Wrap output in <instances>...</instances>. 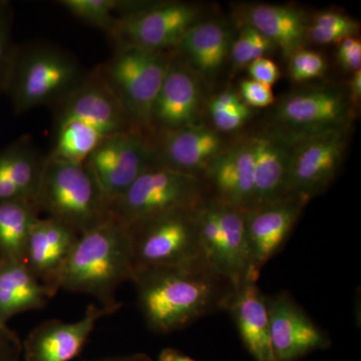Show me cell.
<instances>
[{
    "label": "cell",
    "instance_id": "cell-7",
    "mask_svg": "<svg viewBox=\"0 0 361 361\" xmlns=\"http://www.w3.org/2000/svg\"><path fill=\"white\" fill-rule=\"evenodd\" d=\"M197 212L176 211L128 227L135 272L202 257Z\"/></svg>",
    "mask_w": 361,
    "mask_h": 361
},
{
    "label": "cell",
    "instance_id": "cell-6",
    "mask_svg": "<svg viewBox=\"0 0 361 361\" xmlns=\"http://www.w3.org/2000/svg\"><path fill=\"white\" fill-rule=\"evenodd\" d=\"M174 51L115 47L108 61L97 66L123 110L137 127L149 130L152 109Z\"/></svg>",
    "mask_w": 361,
    "mask_h": 361
},
{
    "label": "cell",
    "instance_id": "cell-24",
    "mask_svg": "<svg viewBox=\"0 0 361 361\" xmlns=\"http://www.w3.org/2000/svg\"><path fill=\"white\" fill-rule=\"evenodd\" d=\"M52 294L23 261L0 258V322L30 310H39Z\"/></svg>",
    "mask_w": 361,
    "mask_h": 361
},
{
    "label": "cell",
    "instance_id": "cell-40",
    "mask_svg": "<svg viewBox=\"0 0 361 361\" xmlns=\"http://www.w3.org/2000/svg\"><path fill=\"white\" fill-rule=\"evenodd\" d=\"M349 87H350V94H349L350 101L357 104V102L360 101L361 97V70L353 73Z\"/></svg>",
    "mask_w": 361,
    "mask_h": 361
},
{
    "label": "cell",
    "instance_id": "cell-23",
    "mask_svg": "<svg viewBox=\"0 0 361 361\" xmlns=\"http://www.w3.org/2000/svg\"><path fill=\"white\" fill-rule=\"evenodd\" d=\"M245 23L279 47L286 59L303 49L308 40L307 18L291 6H252L247 11Z\"/></svg>",
    "mask_w": 361,
    "mask_h": 361
},
{
    "label": "cell",
    "instance_id": "cell-10",
    "mask_svg": "<svg viewBox=\"0 0 361 361\" xmlns=\"http://www.w3.org/2000/svg\"><path fill=\"white\" fill-rule=\"evenodd\" d=\"M345 133V130H332L294 137L289 195H297L310 202L329 187L348 147Z\"/></svg>",
    "mask_w": 361,
    "mask_h": 361
},
{
    "label": "cell",
    "instance_id": "cell-13",
    "mask_svg": "<svg viewBox=\"0 0 361 361\" xmlns=\"http://www.w3.org/2000/svg\"><path fill=\"white\" fill-rule=\"evenodd\" d=\"M52 109L56 126L65 121L78 120L106 135L139 128L123 110L97 68L87 73L77 90Z\"/></svg>",
    "mask_w": 361,
    "mask_h": 361
},
{
    "label": "cell",
    "instance_id": "cell-36",
    "mask_svg": "<svg viewBox=\"0 0 361 361\" xmlns=\"http://www.w3.org/2000/svg\"><path fill=\"white\" fill-rule=\"evenodd\" d=\"M251 80L272 87L280 78V70L276 63L267 58H261L252 61L247 66Z\"/></svg>",
    "mask_w": 361,
    "mask_h": 361
},
{
    "label": "cell",
    "instance_id": "cell-28",
    "mask_svg": "<svg viewBox=\"0 0 361 361\" xmlns=\"http://www.w3.org/2000/svg\"><path fill=\"white\" fill-rule=\"evenodd\" d=\"M137 2L120 0H61L59 6L82 23L94 26L110 35L118 16L133 8Z\"/></svg>",
    "mask_w": 361,
    "mask_h": 361
},
{
    "label": "cell",
    "instance_id": "cell-33",
    "mask_svg": "<svg viewBox=\"0 0 361 361\" xmlns=\"http://www.w3.org/2000/svg\"><path fill=\"white\" fill-rule=\"evenodd\" d=\"M254 35L255 30L245 25L242 27L238 39L233 42L230 54L235 70L245 68L253 61Z\"/></svg>",
    "mask_w": 361,
    "mask_h": 361
},
{
    "label": "cell",
    "instance_id": "cell-4",
    "mask_svg": "<svg viewBox=\"0 0 361 361\" xmlns=\"http://www.w3.org/2000/svg\"><path fill=\"white\" fill-rule=\"evenodd\" d=\"M35 204L39 212L78 236L111 218L102 188L85 163L75 165L47 157Z\"/></svg>",
    "mask_w": 361,
    "mask_h": 361
},
{
    "label": "cell",
    "instance_id": "cell-1",
    "mask_svg": "<svg viewBox=\"0 0 361 361\" xmlns=\"http://www.w3.org/2000/svg\"><path fill=\"white\" fill-rule=\"evenodd\" d=\"M132 282L147 326L169 334L227 311L237 287L203 257L185 264L135 271Z\"/></svg>",
    "mask_w": 361,
    "mask_h": 361
},
{
    "label": "cell",
    "instance_id": "cell-5",
    "mask_svg": "<svg viewBox=\"0 0 361 361\" xmlns=\"http://www.w3.org/2000/svg\"><path fill=\"white\" fill-rule=\"evenodd\" d=\"M211 197L205 178L156 164L111 204L110 213L130 227L164 214L198 211Z\"/></svg>",
    "mask_w": 361,
    "mask_h": 361
},
{
    "label": "cell",
    "instance_id": "cell-35",
    "mask_svg": "<svg viewBox=\"0 0 361 361\" xmlns=\"http://www.w3.org/2000/svg\"><path fill=\"white\" fill-rule=\"evenodd\" d=\"M337 59L346 71H360L361 66V42L356 37L342 40L337 51Z\"/></svg>",
    "mask_w": 361,
    "mask_h": 361
},
{
    "label": "cell",
    "instance_id": "cell-18",
    "mask_svg": "<svg viewBox=\"0 0 361 361\" xmlns=\"http://www.w3.org/2000/svg\"><path fill=\"white\" fill-rule=\"evenodd\" d=\"M203 177L212 198L248 212L254 199V152L251 137L224 148L209 164Z\"/></svg>",
    "mask_w": 361,
    "mask_h": 361
},
{
    "label": "cell",
    "instance_id": "cell-2",
    "mask_svg": "<svg viewBox=\"0 0 361 361\" xmlns=\"http://www.w3.org/2000/svg\"><path fill=\"white\" fill-rule=\"evenodd\" d=\"M129 229L115 218L78 236L58 279V289L94 297L104 307H122L116 289L134 277Z\"/></svg>",
    "mask_w": 361,
    "mask_h": 361
},
{
    "label": "cell",
    "instance_id": "cell-15",
    "mask_svg": "<svg viewBox=\"0 0 361 361\" xmlns=\"http://www.w3.org/2000/svg\"><path fill=\"white\" fill-rule=\"evenodd\" d=\"M307 204L302 197L288 195L269 205L245 213L254 276L260 277L266 263L283 248Z\"/></svg>",
    "mask_w": 361,
    "mask_h": 361
},
{
    "label": "cell",
    "instance_id": "cell-30",
    "mask_svg": "<svg viewBox=\"0 0 361 361\" xmlns=\"http://www.w3.org/2000/svg\"><path fill=\"white\" fill-rule=\"evenodd\" d=\"M13 11L8 1L0 0V94H4L16 45L11 37Z\"/></svg>",
    "mask_w": 361,
    "mask_h": 361
},
{
    "label": "cell",
    "instance_id": "cell-3",
    "mask_svg": "<svg viewBox=\"0 0 361 361\" xmlns=\"http://www.w3.org/2000/svg\"><path fill=\"white\" fill-rule=\"evenodd\" d=\"M87 73L58 45H16L4 94L16 114L42 106L54 108L84 82Z\"/></svg>",
    "mask_w": 361,
    "mask_h": 361
},
{
    "label": "cell",
    "instance_id": "cell-16",
    "mask_svg": "<svg viewBox=\"0 0 361 361\" xmlns=\"http://www.w3.org/2000/svg\"><path fill=\"white\" fill-rule=\"evenodd\" d=\"M120 307L90 304L85 315L75 322L47 320L28 334L23 343L25 361H71L84 349L97 322Z\"/></svg>",
    "mask_w": 361,
    "mask_h": 361
},
{
    "label": "cell",
    "instance_id": "cell-20",
    "mask_svg": "<svg viewBox=\"0 0 361 361\" xmlns=\"http://www.w3.org/2000/svg\"><path fill=\"white\" fill-rule=\"evenodd\" d=\"M78 238L70 227L49 217L39 218L30 232L23 262L52 296L59 291V274Z\"/></svg>",
    "mask_w": 361,
    "mask_h": 361
},
{
    "label": "cell",
    "instance_id": "cell-21",
    "mask_svg": "<svg viewBox=\"0 0 361 361\" xmlns=\"http://www.w3.org/2000/svg\"><path fill=\"white\" fill-rule=\"evenodd\" d=\"M238 329L239 336L255 361L273 360L267 296L257 281L248 279L237 288L228 310Z\"/></svg>",
    "mask_w": 361,
    "mask_h": 361
},
{
    "label": "cell",
    "instance_id": "cell-12",
    "mask_svg": "<svg viewBox=\"0 0 361 361\" xmlns=\"http://www.w3.org/2000/svg\"><path fill=\"white\" fill-rule=\"evenodd\" d=\"M270 341L274 361H297L331 345L324 330L307 315L289 292L267 296Z\"/></svg>",
    "mask_w": 361,
    "mask_h": 361
},
{
    "label": "cell",
    "instance_id": "cell-26",
    "mask_svg": "<svg viewBox=\"0 0 361 361\" xmlns=\"http://www.w3.org/2000/svg\"><path fill=\"white\" fill-rule=\"evenodd\" d=\"M39 210L32 201L0 202V256L23 261L26 244Z\"/></svg>",
    "mask_w": 361,
    "mask_h": 361
},
{
    "label": "cell",
    "instance_id": "cell-38",
    "mask_svg": "<svg viewBox=\"0 0 361 361\" xmlns=\"http://www.w3.org/2000/svg\"><path fill=\"white\" fill-rule=\"evenodd\" d=\"M240 103H242V99L236 92H232V90H226L212 99L209 104V111H210V114L219 113V111H226L227 109L237 106Z\"/></svg>",
    "mask_w": 361,
    "mask_h": 361
},
{
    "label": "cell",
    "instance_id": "cell-41",
    "mask_svg": "<svg viewBox=\"0 0 361 361\" xmlns=\"http://www.w3.org/2000/svg\"><path fill=\"white\" fill-rule=\"evenodd\" d=\"M92 361H154L151 356L146 353H134L129 355L111 356V357L99 358Z\"/></svg>",
    "mask_w": 361,
    "mask_h": 361
},
{
    "label": "cell",
    "instance_id": "cell-37",
    "mask_svg": "<svg viewBox=\"0 0 361 361\" xmlns=\"http://www.w3.org/2000/svg\"><path fill=\"white\" fill-rule=\"evenodd\" d=\"M23 343L11 329L0 330V361H20Z\"/></svg>",
    "mask_w": 361,
    "mask_h": 361
},
{
    "label": "cell",
    "instance_id": "cell-11",
    "mask_svg": "<svg viewBox=\"0 0 361 361\" xmlns=\"http://www.w3.org/2000/svg\"><path fill=\"white\" fill-rule=\"evenodd\" d=\"M350 116V97L336 87L292 92L280 102L275 115L280 130L293 137L345 130Z\"/></svg>",
    "mask_w": 361,
    "mask_h": 361
},
{
    "label": "cell",
    "instance_id": "cell-25",
    "mask_svg": "<svg viewBox=\"0 0 361 361\" xmlns=\"http://www.w3.org/2000/svg\"><path fill=\"white\" fill-rule=\"evenodd\" d=\"M47 157L40 155L30 137H21L0 152V182L21 200L35 203Z\"/></svg>",
    "mask_w": 361,
    "mask_h": 361
},
{
    "label": "cell",
    "instance_id": "cell-34",
    "mask_svg": "<svg viewBox=\"0 0 361 361\" xmlns=\"http://www.w3.org/2000/svg\"><path fill=\"white\" fill-rule=\"evenodd\" d=\"M251 110L243 102L219 113L210 114L214 126L220 132L239 129L250 118Z\"/></svg>",
    "mask_w": 361,
    "mask_h": 361
},
{
    "label": "cell",
    "instance_id": "cell-8",
    "mask_svg": "<svg viewBox=\"0 0 361 361\" xmlns=\"http://www.w3.org/2000/svg\"><path fill=\"white\" fill-rule=\"evenodd\" d=\"M200 11L193 4L170 1L137 6L121 14L109 37L115 47L175 51L185 35L199 23Z\"/></svg>",
    "mask_w": 361,
    "mask_h": 361
},
{
    "label": "cell",
    "instance_id": "cell-14",
    "mask_svg": "<svg viewBox=\"0 0 361 361\" xmlns=\"http://www.w3.org/2000/svg\"><path fill=\"white\" fill-rule=\"evenodd\" d=\"M201 106L200 78L174 51L152 109L149 132L175 130L194 125L198 123Z\"/></svg>",
    "mask_w": 361,
    "mask_h": 361
},
{
    "label": "cell",
    "instance_id": "cell-31",
    "mask_svg": "<svg viewBox=\"0 0 361 361\" xmlns=\"http://www.w3.org/2000/svg\"><path fill=\"white\" fill-rule=\"evenodd\" d=\"M289 75L295 82H302L314 80L327 71L326 59L317 51L300 49L288 59Z\"/></svg>",
    "mask_w": 361,
    "mask_h": 361
},
{
    "label": "cell",
    "instance_id": "cell-9",
    "mask_svg": "<svg viewBox=\"0 0 361 361\" xmlns=\"http://www.w3.org/2000/svg\"><path fill=\"white\" fill-rule=\"evenodd\" d=\"M85 164L96 176L110 207L147 169L156 165L151 134L142 128H135L108 135Z\"/></svg>",
    "mask_w": 361,
    "mask_h": 361
},
{
    "label": "cell",
    "instance_id": "cell-27",
    "mask_svg": "<svg viewBox=\"0 0 361 361\" xmlns=\"http://www.w3.org/2000/svg\"><path fill=\"white\" fill-rule=\"evenodd\" d=\"M102 130L89 123L68 120L56 125V140L47 157L66 163L82 165L104 137Z\"/></svg>",
    "mask_w": 361,
    "mask_h": 361
},
{
    "label": "cell",
    "instance_id": "cell-39",
    "mask_svg": "<svg viewBox=\"0 0 361 361\" xmlns=\"http://www.w3.org/2000/svg\"><path fill=\"white\" fill-rule=\"evenodd\" d=\"M157 361H196L175 348L161 349Z\"/></svg>",
    "mask_w": 361,
    "mask_h": 361
},
{
    "label": "cell",
    "instance_id": "cell-22",
    "mask_svg": "<svg viewBox=\"0 0 361 361\" xmlns=\"http://www.w3.org/2000/svg\"><path fill=\"white\" fill-rule=\"evenodd\" d=\"M232 44V35L227 26L219 21H199L174 51L199 77L213 78L224 66Z\"/></svg>",
    "mask_w": 361,
    "mask_h": 361
},
{
    "label": "cell",
    "instance_id": "cell-19",
    "mask_svg": "<svg viewBox=\"0 0 361 361\" xmlns=\"http://www.w3.org/2000/svg\"><path fill=\"white\" fill-rule=\"evenodd\" d=\"M251 140L254 152L253 210L288 196L294 137L280 130H269L258 133Z\"/></svg>",
    "mask_w": 361,
    "mask_h": 361
},
{
    "label": "cell",
    "instance_id": "cell-32",
    "mask_svg": "<svg viewBox=\"0 0 361 361\" xmlns=\"http://www.w3.org/2000/svg\"><path fill=\"white\" fill-rule=\"evenodd\" d=\"M240 97L249 108H265L275 102L272 87L253 80H245L240 84Z\"/></svg>",
    "mask_w": 361,
    "mask_h": 361
},
{
    "label": "cell",
    "instance_id": "cell-17",
    "mask_svg": "<svg viewBox=\"0 0 361 361\" xmlns=\"http://www.w3.org/2000/svg\"><path fill=\"white\" fill-rule=\"evenodd\" d=\"M149 134L157 164L187 174L203 177L209 164L224 149L219 134L198 123Z\"/></svg>",
    "mask_w": 361,
    "mask_h": 361
},
{
    "label": "cell",
    "instance_id": "cell-42",
    "mask_svg": "<svg viewBox=\"0 0 361 361\" xmlns=\"http://www.w3.org/2000/svg\"><path fill=\"white\" fill-rule=\"evenodd\" d=\"M8 329V327L6 326V324L4 323L0 322V330H6Z\"/></svg>",
    "mask_w": 361,
    "mask_h": 361
},
{
    "label": "cell",
    "instance_id": "cell-29",
    "mask_svg": "<svg viewBox=\"0 0 361 361\" xmlns=\"http://www.w3.org/2000/svg\"><path fill=\"white\" fill-rule=\"evenodd\" d=\"M360 25L345 14L323 11L316 14L308 28V40L319 44H341L342 40L355 37Z\"/></svg>",
    "mask_w": 361,
    "mask_h": 361
}]
</instances>
